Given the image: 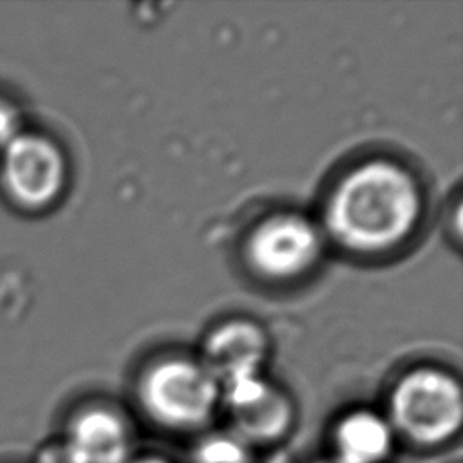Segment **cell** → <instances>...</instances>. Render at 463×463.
<instances>
[{
    "mask_svg": "<svg viewBox=\"0 0 463 463\" xmlns=\"http://www.w3.org/2000/svg\"><path fill=\"white\" fill-rule=\"evenodd\" d=\"M420 210V188L407 170L389 161H369L340 181L326 219L329 232L344 246L380 251L412 232Z\"/></svg>",
    "mask_w": 463,
    "mask_h": 463,
    "instance_id": "6da1fadb",
    "label": "cell"
},
{
    "mask_svg": "<svg viewBox=\"0 0 463 463\" xmlns=\"http://www.w3.org/2000/svg\"><path fill=\"white\" fill-rule=\"evenodd\" d=\"M383 414L398 441L416 450H438L456 439L463 427V391L445 371L414 369L394 383Z\"/></svg>",
    "mask_w": 463,
    "mask_h": 463,
    "instance_id": "7a4b0ae2",
    "label": "cell"
},
{
    "mask_svg": "<svg viewBox=\"0 0 463 463\" xmlns=\"http://www.w3.org/2000/svg\"><path fill=\"white\" fill-rule=\"evenodd\" d=\"M137 402L156 427L177 434H199L215 416L221 387L201 362L170 358L143 373Z\"/></svg>",
    "mask_w": 463,
    "mask_h": 463,
    "instance_id": "3957f363",
    "label": "cell"
},
{
    "mask_svg": "<svg viewBox=\"0 0 463 463\" xmlns=\"http://www.w3.org/2000/svg\"><path fill=\"white\" fill-rule=\"evenodd\" d=\"M65 179V156L43 134L24 130L0 152V190L20 210L36 212L52 204Z\"/></svg>",
    "mask_w": 463,
    "mask_h": 463,
    "instance_id": "277c9868",
    "label": "cell"
},
{
    "mask_svg": "<svg viewBox=\"0 0 463 463\" xmlns=\"http://www.w3.org/2000/svg\"><path fill=\"white\" fill-rule=\"evenodd\" d=\"M221 403L230 430L253 450H269L282 443L295 425L291 398L260 374L221 389Z\"/></svg>",
    "mask_w": 463,
    "mask_h": 463,
    "instance_id": "5b68a950",
    "label": "cell"
},
{
    "mask_svg": "<svg viewBox=\"0 0 463 463\" xmlns=\"http://www.w3.org/2000/svg\"><path fill=\"white\" fill-rule=\"evenodd\" d=\"M320 253V235L302 215H273L248 241L251 266L271 279H288L309 269Z\"/></svg>",
    "mask_w": 463,
    "mask_h": 463,
    "instance_id": "8992f818",
    "label": "cell"
},
{
    "mask_svg": "<svg viewBox=\"0 0 463 463\" xmlns=\"http://www.w3.org/2000/svg\"><path fill=\"white\" fill-rule=\"evenodd\" d=\"M61 436L85 463H127L136 454L130 420L107 403H89L76 409Z\"/></svg>",
    "mask_w": 463,
    "mask_h": 463,
    "instance_id": "52a82bcc",
    "label": "cell"
},
{
    "mask_svg": "<svg viewBox=\"0 0 463 463\" xmlns=\"http://www.w3.org/2000/svg\"><path fill=\"white\" fill-rule=\"evenodd\" d=\"M396 434L383 412L360 407L344 412L329 430L333 463H387L396 447Z\"/></svg>",
    "mask_w": 463,
    "mask_h": 463,
    "instance_id": "ba28073f",
    "label": "cell"
},
{
    "mask_svg": "<svg viewBox=\"0 0 463 463\" xmlns=\"http://www.w3.org/2000/svg\"><path fill=\"white\" fill-rule=\"evenodd\" d=\"M264 354L266 342L262 331L250 322L235 320L212 333L201 364L222 389L259 376Z\"/></svg>",
    "mask_w": 463,
    "mask_h": 463,
    "instance_id": "9c48e42d",
    "label": "cell"
},
{
    "mask_svg": "<svg viewBox=\"0 0 463 463\" xmlns=\"http://www.w3.org/2000/svg\"><path fill=\"white\" fill-rule=\"evenodd\" d=\"M190 463H255V450L230 429L203 430L188 450Z\"/></svg>",
    "mask_w": 463,
    "mask_h": 463,
    "instance_id": "30bf717a",
    "label": "cell"
},
{
    "mask_svg": "<svg viewBox=\"0 0 463 463\" xmlns=\"http://www.w3.org/2000/svg\"><path fill=\"white\" fill-rule=\"evenodd\" d=\"M33 463H85V459L63 436H60L42 443L33 454Z\"/></svg>",
    "mask_w": 463,
    "mask_h": 463,
    "instance_id": "8fae6325",
    "label": "cell"
},
{
    "mask_svg": "<svg viewBox=\"0 0 463 463\" xmlns=\"http://www.w3.org/2000/svg\"><path fill=\"white\" fill-rule=\"evenodd\" d=\"M24 132V119L18 107L0 96V152L20 134Z\"/></svg>",
    "mask_w": 463,
    "mask_h": 463,
    "instance_id": "7c38bea8",
    "label": "cell"
},
{
    "mask_svg": "<svg viewBox=\"0 0 463 463\" xmlns=\"http://www.w3.org/2000/svg\"><path fill=\"white\" fill-rule=\"evenodd\" d=\"M127 463H174V461L157 452H143V454H134Z\"/></svg>",
    "mask_w": 463,
    "mask_h": 463,
    "instance_id": "4fadbf2b",
    "label": "cell"
},
{
    "mask_svg": "<svg viewBox=\"0 0 463 463\" xmlns=\"http://www.w3.org/2000/svg\"><path fill=\"white\" fill-rule=\"evenodd\" d=\"M313 463H333V461H331V459H327V458H326V459H318V461H313Z\"/></svg>",
    "mask_w": 463,
    "mask_h": 463,
    "instance_id": "5bb4252c",
    "label": "cell"
}]
</instances>
